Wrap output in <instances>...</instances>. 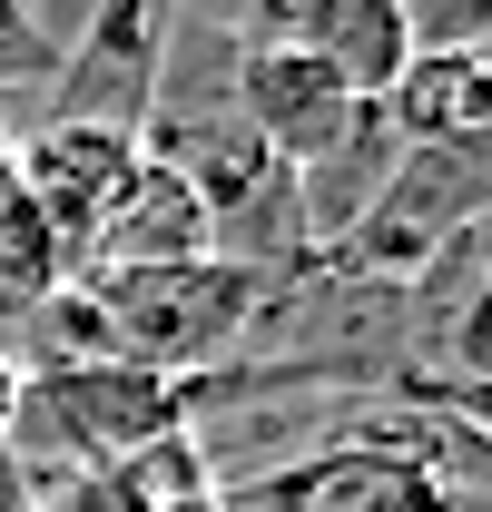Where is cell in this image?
<instances>
[{
    "label": "cell",
    "instance_id": "cell-3",
    "mask_svg": "<svg viewBox=\"0 0 492 512\" xmlns=\"http://www.w3.org/2000/svg\"><path fill=\"white\" fill-rule=\"evenodd\" d=\"M187 0H99L79 20V40L50 69V119H89L119 128V138H148V109L168 89V50H178Z\"/></svg>",
    "mask_w": 492,
    "mask_h": 512
},
{
    "label": "cell",
    "instance_id": "cell-11",
    "mask_svg": "<svg viewBox=\"0 0 492 512\" xmlns=\"http://www.w3.org/2000/svg\"><path fill=\"white\" fill-rule=\"evenodd\" d=\"M492 0H404V40L414 50H483Z\"/></svg>",
    "mask_w": 492,
    "mask_h": 512
},
{
    "label": "cell",
    "instance_id": "cell-5",
    "mask_svg": "<svg viewBox=\"0 0 492 512\" xmlns=\"http://www.w3.org/2000/svg\"><path fill=\"white\" fill-rule=\"evenodd\" d=\"M227 109H237V119L256 128V148L286 158L296 178L325 168V158L374 119V99H345L296 40H266V30H237V50H227Z\"/></svg>",
    "mask_w": 492,
    "mask_h": 512
},
{
    "label": "cell",
    "instance_id": "cell-1",
    "mask_svg": "<svg viewBox=\"0 0 492 512\" xmlns=\"http://www.w3.org/2000/svg\"><path fill=\"white\" fill-rule=\"evenodd\" d=\"M89 286V306L109 325V355L138 365V375L158 384H207L227 375L246 355V335H256V306H266V286L227 266V256H187V266H109V276H79Z\"/></svg>",
    "mask_w": 492,
    "mask_h": 512
},
{
    "label": "cell",
    "instance_id": "cell-8",
    "mask_svg": "<svg viewBox=\"0 0 492 512\" xmlns=\"http://www.w3.org/2000/svg\"><path fill=\"white\" fill-rule=\"evenodd\" d=\"M187 256H217L207 237V207L187 188L168 158H148V138H138V168H128L119 207H109V227H99V247L79 276H109V266H187Z\"/></svg>",
    "mask_w": 492,
    "mask_h": 512
},
{
    "label": "cell",
    "instance_id": "cell-6",
    "mask_svg": "<svg viewBox=\"0 0 492 512\" xmlns=\"http://www.w3.org/2000/svg\"><path fill=\"white\" fill-rule=\"evenodd\" d=\"M10 168H20L30 217L50 227V247L79 276L89 247H99V227H109V207H119V188H128V168H138V138L89 128V119H40L30 138H10Z\"/></svg>",
    "mask_w": 492,
    "mask_h": 512
},
{
    "label": "cell",
    "instance_id": "cell-9",
    "mask_svg": "<svg viewBox=\"0 0 492 512\" xmlns=\"http://www.w3.org/2000/svg\"><path fill=\"white\" fill-rule=\"evenodd\" d=\"M394 148H483L492 138V60L483 50H414L404 79L374 99Z\"/></svg>",
    "mask_w": 492,
    "mask_h": 512
},
{
    "label": "cell",
    "instance_id": "cell-4",
    "mask_svg": "<svg viewBox=\"0 0 492 512\" xmlns=\"http://www.w3.org/2000/svg\"><path fill=\"white\" fill-rule=\"evenodd\" d=\"M217 493H227V512H483V503H453L424 463L365 444L355 424H335L306 453H276L266 473H227Z\"/></svg>",
    "mask_w": 492,
    "mask_h": 512
},
{
    "label": "cell",
    "instance_id": "cell-13",
    "mask_svg": "<svg viewBox=\"0 0 492 512\" xmlns=\"http://www.w3.org/2000/svg\"><path fill=\"white\" fill-rule=\"evenodd\" d=\"M0 512H30V483H20L10 463H0Z\"/></svg>",
    "mask_w": 492,
    "mask_h": 512
},
{
    "label": "cell",
    "instance_id": "cell-10",
    "mask_svg": "<svg viewBox=\"0 0 492 512\" xmlns=\"http://www.w3.org/2000/svg\"><path fill=\"white\" fill-rule=\"evenodd\" d=\"M30 512H158V493L138 463H69L30 483Z\"/></svg>",
    "mask_w": 492,
    "mask_h": 512
},
{
    "label": "cell",
    "instance_id": "cell-12",
    "mask_svg": "<svg viewBox=\"0 0 492 512\" xmlns=\"http://www.w3.org/2000/svg\"><path fill=\"white\" fill-rule=\"evenodd\" d=\"M158 512H227V493H168Z\"/></svg>",
    "mask_w": 492,
    "mask_h": 512
},
{
    "label": "cell",
    "instance_id": "cell-2",
    "mask_svg": "<svg viewBox=\"0 0 492 512\" xmlns=\"http://www.w3.org/2000/svg\"><path fill=\"white\" fill-rule=\"evenodd\" d=\"M483 158L492 148H404L384 168L374 207L315 256V266H345L365 286H404L433 247H453L463 227H483Z\"/></svg>",
    "mask_w": 492,
    "mask_h": 512
},
{
    "label": "cell",
    "instance_id": "cell-7",
    "mask_svg": "<svg viewBox=\"0 0 492 512\" xmlns=\"http://www.w3.org/2000/svg\"><path fill=\"white\" fill-rule=\"evenodd\" d=\"M246 30H266V40H296L345 99H384L404 60H414V40H404V0H266Z\"/></svg>",
    "mask_w": 492,
    "mask_h": 512
}]
</instances>
